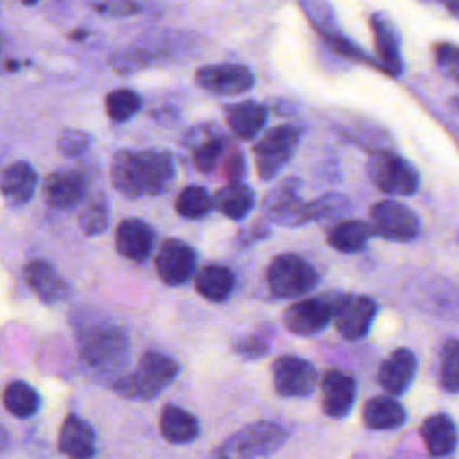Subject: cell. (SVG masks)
Segmentation results:
<instances>
[{
	"mask_svg": "<svg viewBox=\"0 0 459 459\" xmlns=\"http://www.w3.org/2000/svg\"><path fill=\"white\" fill-rule=\"evenodd\" d=\"M366 174L369 181L389 195H412L420 188V174L416 167L403 156L387 149L375 151L368 163Z\"/></svg>",
	"mask_w": 459,
	"mask_h": 459,
	"instance_id": "4",
	"label": "cell"
},
{
	"mask_svg": "<svg viewBox=\"0 0 459 459\" xmlns=\"http://www.w3.org/2000/svg\"><path fill=\"white\" fill-rule=\"evenodd\" d=\"M9 443H11V436H9V430H7L4 425H0V452L7 450Z\"/></svg>",
	"mask_w": 459,
	"mask_h": 459,
	"instance_id": "44",
	"label": "cell"
},
{
	"mask_svg": "<svg viewBox=\"0 0 459 459\" xmlns=\"http://www.w3.org/2000/svg\"><path fill=\"white\" fill-rule=\"evenodd\" d=\"M405 409L393 396L369 398L362 411L364 425L371 430H394L405 423Z\"/></svg>",
	"mask_w": 459,
	"mask_h": 459,
	"instance_id": "26",
	"label": "cell"
},
{
	"mask_svg": "<svg viewBox=\"0 0 459 459\" xmlns=\"http://www.w3.org/2000/svg\"><path fill=\"white\" fill-rule=\"evenodd\" d=\"M267 350H269V344L262 333L242 335L233 342V351L242 359H258L265 355Z\"/></svg>",
	"mask_w": 459,
	"mask_h": 459,
	"instance_id": "39",
	"label": "cell"
},
{
	"mask_svg": "<svg viewBox=\"0 0 459 459\" xmlns=\"http://www.w3.org/2000/svg\"><path fill=\"white\" fill-rule=\"evenodd\" d=\"M332 321L330 301L325 298H308L292 303L283 312L285 328L299 337H308L323 332Z\"/></svg>",
	"mask_w": 459,
	"mask_h": 459,
	"instance_id": "15",
	"label": "cell"
},
{
	"mask_svg": "<svg viewBox=\"0 0 459 459\" xmlns=\"http://www.w3.org/2000/svg\"><path fill=\"white\" fill-rule=\"evenodd\" d=\"M145 63H147V59H145V54H142V52H126L113 59V66L124 74L138 70V68L145 66Z\"/></svg>",
	"mask_w": 459,
	"mask_h": 459,
	"instance_id": "42",
	"label": "cell"
},
{
	"mask_svg": "<svg viewBox=\"0 0 459 459\" xmlns=\"http://www.w3.org/2000/svg\"><path fill=\"white\" fill-rule=\"evenodd\" d=\"M156 242V233L152 226H149L142 219H124L118 222L115 230V249L120 256L133 260V262H143L149 258L152 247Z\"/></svg>",
	"mask_w": 459,
	"mask_h": 459,
	"instance_id": "17",
	"label": "cell"
},
{
	"mask_svg": "<svg viewBox=\"0 0 459 459\" xmlns=\"http://www.w3.org/2000/svg\"><path fill=\"white\" fill-rule=\"evenodd\" d=\"M36 181H38L36 170L25 161H16L2 172L0 192L11 203L23 204L32 199L36 190Z\"/></svg>",
	"mask_w": 459,
	"mask_h": 459,
	"instance_id": "27",
	"label": "cell"
},
{
	"mask_svg": "<svg viewBox=\"0 0 459 459\" xmlns=\"http://www.w3.org/2000/svg\"><path fill=\"white\" fill-rule=\"evenodd\" d=\"M217 172L226 179V181H238L242 179L244 172H246V160L244 154L238 151L237 145H230L226 154L221 160V165L217 169Z\"/></svg>",
	"mask_w": 459,
	"mask_h": 459,
	"instance_id": "38",
	"label": "cell"
},
{
	"mask_svg": "<svg viewBox=\"0 0 459 459\" xmlns=\"http://www.w3.org/2000/svg\"><path fill=\"white\" fill-rule=\"evenodd\" d=\"M439 384L446 393H457L459 389V342L448 339L441 350L439 362Z\"/></svg>",
	"mask_w": 459,
	"mask_h": 459,
	"instance_id": "35",
	"label": "cell"
},
{
	"mask_svg": "<svg viewBox=\"0 0 459 459\" xmlns=\"http://www.w3.org/2000/svg\"><path fill=\"white\" fill-rule=\"evenodd\" d=\"M301 181L285 178L271 188L262 201V213L278 226H303L312 222L308 201L299 197Z\"/></svg>",
	"mask_w": 459,
	"mask_h": 459,
	"instance_id": "8",
	"label": "cell"
},
{
	"mask_svg": "<svg viewBox=\"0 0 459 459\" xmlns=\"http://www.w3.org/2000/svg\"><path fill=\"white\" fill-rule=\"evenodd\" d=\"M287 432L274 421H256L246 425L226 439L221 448L215 452L222 459H249V457H265L274 454L283 441Z\"/></svg>",
	"mask_w": 459,
	"mask_h": 459,
	"instance_id": "5",
	"label": "cell"
},
{
	"mask_svg": "<svg viewBox=\"0 0 459 459\" xmlns=\"http://www.w3.org/2000/svg\"><path fill=\"white\" fill-rule=\"evenodd\" d=\"M91 143V136L81 129H63L57 136V149L61 154L68 156V158H75V156H81L88 151Z\"/></svg>",
	"mask_w": 459,
	"mask_h": 459,
	"instance_id": "37",
	"label": "cell"
},
{
	"mask_svg": "<svg viewBox=\"0 0 459 459\" xmlns=\"http://www.w3.org/2000/svg\"><path fill=\"white\" fill-rule=\"evenodd\" d=\"M271 235V230L267 224L264 222H253L246 228H242L238 233H237V242L238 244H253V242H258L262 238H267Z\"/></svg>",
	"mask_w": 459,
	"mask_h": 459,
	"instance_id": "41",
	"label": "cell"
},
{
	"mask_svg": "<svg viewBox=\"0 0 459 459\" xmlns=\"http://www.w3.org/2000/svg\"><path fill=\"white\" fill-rule=\"evenodd\" d=\"M36 0H23V4H27V5H30V4H34Z\"/></svg>",
	"mask_w": 459,
	"mask_h": 459,
	"instance_id": "46",
	"label": "cell"
},
{
	"mask_svg": "<svg viewBox=\"0 0 459 459\" xmlns=\"http://www.w3.org/2000/svg\"><path fill=\"white\" fill-rule=\"evenodd\" d=\"M256 195L253 188L246 183L238 181H228L213 197H212V208H215L219 213H222L228 219L240 221L244 219L255 206Z\"/></svg>",
	"mask_w": 459,
	"mask_h": 459,
	"instance_id": "24",
	"label": "cell"
},
{
	"mask_svg": "<svg viewBox=\"0 0 459 459\" xmlns=\"http://www.w3.org/2000/svg\"><path fill=\"white\" fill-rule=\"evenodd\" d=\"M231 145L230 138L212 124H204L195 127L188 134V147L192 152V161L195 169L203 174L217 172L222 156Z\"/></svg>",
	"mask_w": 459,
	"mask_h": 459,
	"instance_id": "14",
	"label": "cell"
},
{
	"mask_svg": "<svg viewBox=\"0 0 459 459\" xmlns=\"http://www.w3.org/2000/svg\"><path fill=\"white\" fill-rule=\"evenodd\" d=\"M23 276L34 294L45 303H56L68 296V283L45 260H32L25 265Z\"/></svg>",
	"mask_w": 459,
	"mask_h": 459,
	"instance_id": "20",
	"label": "cell"
},
{
	"mask_svg": "<svg viewBox=\"0 0 459 459\" xmlns=\"http://www.w3.org/2000/svg\"><path fill=\"white\" fill-rule=\"evenodd\" d=\"M174 208L185 219H203L212 210V197L203 186L188 185L178 194Z\"/></svg>",
	"mask_w": 459,
	"mask_h": 459,
	"instance_id": "32",
	"label": "cell"
},
{
	"mask_svg": "<svg viewBox=\"0 0 459 459\" xmlns=\"http://www.w3.org/2000/svg\"><path fill=\"white\" fill-rule=\"evenodd\" d=\"M420 437L425 450L434 457L450 455L457 445L455 423L448 414L437 412L423 420L420 427Z\"/></svg>",
	"mask_w": 459,
	"mask_h": 459,
	"instance_id": "21",
	"label": "cell"
},
{
	"mask_svg": "<svg viewBox=\"0 0 459 459\" xmlns=\"http://www.w3.org/2000/svg\"><path fill=\"white\" fill-rule=\"evenodd\" d=\"M371 27L375 32V45L377 54L382 61V68L391 75H398L402 72V61L398 52V38L393 27L389 25V22L380 20L378 16L371 18Z\"/></svg>",
	"mask_w": 459,
	"mask_h": 459,
	"instance_id": "30",
	"label": "cell"
},
{
	"mask_svg": "<svg viewBox=\"0 0 459 459\" xmlns=\"http://www.w3.org/2000/svg\"><path fill=\"white\" fill-rule=\"evenodd\" d=\"M197 84L215 95H240L253 88L255 75L244 65H208L195 72Z\"/></svg>",
	"mask_w": 459,
	"mask_h": 459,
	"instance_id": "13",
	"label": "cell"
},
{
	"mask_svg": "<svg viewBox=\"0 0 459 459\" xmlns=\"http://www.w3.org/2000/svg\"><path fill=\"white\" fill-rule=\"evenodd\" d=\"M310 206V217L312 221H323V219H337L339 215L346 213L350 210V201L342 194H325L317 199L308 201Z\"/></svg>",
	"mask_w": 459,
	"mask_h": 459,
	"instance_id": "36",
	"label": "cell"
},
{
	"mask_svg": "<svg viewBox=\"0 0 459 459\" xmlns=\"http://www.w3.org/2000/svg\"><path fill=\"white\" fill-rule=\"evenodd\" d=\"M301 138L296 126H276L265 131L253 147L256 172L262 181H271L292 158Z\"/></svg>",
	"mask_w": 459,
	"mask_h": 459,
	"instance_id": "7",
	"label": "cell"
},
{
	"mask_svg": "<svg viewBox=\"0 0 459 459\" xmlns=\"http://www.w3.org/2000/svg\"><path fill=\"white\" fill-rule=\"evenodd\" d=\"M373 235L394 242H407L420 231V219L414 210L400 201H378L369 208Z\"/></svg>",
	"mask_w": 459,
	"mask_h": 459,
	"instance_id": "10",
	"label": "cell"
},
{
	"mask_svg": "<svg viewBox=\"0 0 459 459\" xmlns=\"http://www.w3.org/2000/svg\"><path fill=\"white\" fill-rule=\"evenodd\" d=\"M129 337L111 323H95L79 332V357L102 380L120 377L129 364Z\"/></svg>",
	"mask_w": 459,
	"mask_h": 459,
	"instance_id": "2",
	"label": "cell"
},
{
	"mask_svg": "<svg viewBox=\"0 0 459 459\" xmlns=\"http://www.w3.org/2000/svg\"><path fill=\"white\" fill-rule=\"evenodd\" d=\"M45 201L56 210H70L86 195V178L79 170L65 169L52 172L43 186Z\"/></svg>",
	"mask_w": 459,
	"mask_h": 459,
	"instance_id": "19",
	"label": "cell"
},
{
	"mask_svg": "<svg viewBox=\"0 0 459 459\" xmlns=\"http://www.w3.org/2000/svg\"><path fill=\"white\" fill-rule=\"evenodd\" d=\"M357 382L350 373L328 369L321 382V407L330 418H346L355 403Z\"/></svg>",
	"mask_w": 459,
	"mask_h": 459,
	"instance_id": "16",
	"label": "cell"
},
{
	"mask_svg": "<svg viewBox=\"0 0 459 459\" xmlns=\"http://www.w3.org/2000/svg\"><path fill=\"white\" fill-rule=\"evenodd\" d=\"M4 407L16 418H29L39 409V394L27 382L14 380L4 387Z\"/></svg>",
	"mask_w": 459,
	"mask_h": 459,
	"instance_id": "31",
	"label": "cell"
},
{
	"mask_svg": "<svg viewBox=\"0 0 459 459\" xmlns=\"http://www.w3.org/2000/svg\"><path fill=\"white\" fill-rule=\"evenodd\" d=\"M226 122L240 140H255L267 122V109L253 100H242L226 108Z\"/></svg>",
	"mask_w": 459,
	"mask_h": 459,
	"instance_id": "23",
	"label": "cell"
},
{
	"mask_svg": "<svg viewBox=\"0 0 459 459\" xmlns=\"http://www.w3.org/2000/svg\"><path fill=\"white\" fill-rule=\"evenodd\" d=\"M178 362L158 351H145L131 373L113 380V389L131 400H152L160 396L178 377Z\"/></svg>",
	"mask_w": 459,
	"mask_h": 459,
	"instance_id": "3",
	"label": "cell"
},
{
	"mask_svg": "<svg viewBox=\"0 0 459 459\" xmlns=\"http://www.w3.org/2000/svg\"><path fill=\"white\" fill-rule=\"evenodd\" d=\"M371 237V224L359 219L339 221L326 231V242L341 253H357L364 249Z\"/></svg>",
	"mask_w": 459,
	"mask_h": 459,
	"instance_id": "28",
	"label": "cell"
},
{
	"mask_svg": "<svg viewBox=\"0 0 459 459\" xmlns=\"http://www.w3.org/2000/svg\"><path fill=\"white\" fill-rule=\"evenodd\" d=\"M160 430L165 441L174 445H186L197 439L199 421L192 412L169 403L161 409Z\"/></svg>",
	"mask_w": 459,
	"mask_h": 459,
	"instance_id": "25",
	"label": "cell"
},
{
	"mask_svg": "<svg viewBox=\"0 0 459 459\" xmlns=\"http://www.w3.org/2000/svg\"><path fill=\"white\" fill-rule=\"evenodd\" d=\"M109 226V204L104 195L90 199L79 213V228L84 235H100Z\"/></svg>",
	"mask_w": 459,
	"mask_h": 459,
	"instance_id": "34",
	"label": "cell"
},
{
	"mask_svg": "<svg viewBox=\"0 0 459 459\" xmlns=\"http://www.w3.org/2000/svg\"><path fill=\"white\" fill-rule=\"evenodd\" d=\"M267 287L273 296L281 299H292L307 294L317 283V273L305 258L283 253L274 256L265 271Z\"/></svg>",
	"mask_w": 459,
	"mask_h": 459,
	"instance_id": "6",
	"label": "cell"
},
{
	"mask_svg": "<svg viewBox=\"0 0 459 459\" xmlns=\"http://www.w3.org/2000/svg\"><path fill=\"white\" fill-rule=\"evenodd\" d=\"M325 38H326L328 45H332V48L337 54H341L344 57H351V59H366V56L360 52V48L353 47L350 41H346L342 38H333V36H325Z\"/></svg>",
	"mask_w": 459,
	"mask_h": 459,
	"instance_id": "43",
	"label": "cell"
},
{
	"mask_svg": "<svg viewBox=\"0 0 459 459\" xmlns=\"http://www.w3.org/2000/svg\"><path fill=\"white\" fill-rule=\"evenodd\" d=\"M111 183L124 197L138 199L143 195H160L174 181V160L165 151L120 149L111 160Z\"/></svg>",
	"mask_w": 459,
	"mask_h": 459,
	"instance_id": "1",
	"label": "cell"
},
{
	"mask_svg": "<svg viewBox=\"0 0 459 459\" xmlns=\"http://www.w3.org/2000/svg\"><path fill=\"white\" fill-rule=\"evenodd\" d=\"M330 308L339 335L357 341L368 333L377 314V301L364 294H339L330 299Z\"/></svg>",
	"mask_w": 459,
	"mask_h": 459,
	"instance_id": "9",
	"label": "cell"
},
{
	"mask_svg": "<svg viewBox=\"0 0 459 459\" xmlns=\"http://www.w3.org/2000/svg\"><path fill=\"white\" fill-rule=\"evenodd\" d=\"M59 450L75 459H86L95 454V432L91 425L75 414L65 418L59 430Z\"/></svg>",
	"mask_w": 459,
	"mask_h": 459,
	"instance_id": "22",
	"label": "cell"
},
{
	"mask_svg": "<svg viewBox=\"0 0 459 459\" xmlns=\"http://www.w3.org/2000/svg\"><path fill=\"white\" fill-rule=\"evenodd\" d=\"M436 59L439 66L448 74L452 79H457V70H459V57H457V48L450 43H441L436 47Z\"/></svg>",
	"mask_w": 459,
	"mask_h": 459,
	"instance_id": "40",
	"label": "cell"
},
{
	"mask_svg": "<svg viewBox=\"0 0 459 459\" xmlns=\"http://www.w3.org/2000/svg\"><path fill=\"white\" fill-rule=\"evenodd\" d=\"M104 108L113 122H126L138 113L142 108V99L129 88H118L106 95Z\"/></svg>",
	"mask_w": 459,
	"mask_h": 459,
	"instance_id": "33",
	"label": "cell"
},
{
	"mask_svg": "<svg viewBox=\"0 0 459 459\" xmlns=\"http://www.w3.org/2000/svg\"><path fill=\"white\" fill-rule=\"evenodd\" d=\"M195 267L197 255L190 244L178 238H167L160 244L154 258V269L165 285H183L192 278Z\"/></svg>",
	"mask_w": 459,
	"mask_h": 459,
	"instance_id": "12",
	"label": "cell"
},
{
	"mask_svg": "<svg viewBox=\"0 0 459 459\" xmlns=\"http://www.w3.org/2000/svg\"><path fill=\"white\" fill-rule=\"evenodd\" d=\"M84 36V32H74V36L72 38H75V39H81Z\"/></svg>",
	"mask_w": 459,
	"mask_h": 459,
	"instance_id": "45",
	"label": "cell"
},
{
	"mask_svg": "<svg viewBox=\"0 0 459 459\" xmlns=\"http://www.w3.org/2000/svg\"><path fill=\"white\" fill-rule=\"evenodd\" d=\"M235 289V274L224 265H204L195 274V290L212 303L226 301Z\"/></svg>",
	"mask_w": 459,
	"mask_h": 459,
	"instance_id": "29",
	"label": "cell"
},
{
	"mask_svg": "<svg viewBox=\"0 0 459 459\" xmlns=\"http://www.w3.org/2000/svg\"><path fill=\"white\" fill-rule=\"evenodd\" d=\"M416 368H418V360L414 351L409 348H396L380 364L377 380L387 394L396 396L409 389V385L414 380Z\"/></svg>",
	"mask_w": 459,
	"mask_h": 459,
	"instance_id": "18",
	"label": "cell"
},
{
	"mask_svg": "<svg viewBox=\"0 0 459 459\" xmlns=\"http://www.w3.org/2000/svg\"><path fill=\"white\" fill-rule=\"evenodd\" d=\"M273 384L274 391L280 396L289 398H301L314 393L317 384L316 368L301 357L296 355H281L278 357L273 366Z\"/></svg>",
	"mask_w": 459,
	"mask_h": 459,
	"instance_id": "11",
	"label": "cell"
}]
</instances>
